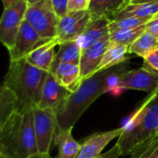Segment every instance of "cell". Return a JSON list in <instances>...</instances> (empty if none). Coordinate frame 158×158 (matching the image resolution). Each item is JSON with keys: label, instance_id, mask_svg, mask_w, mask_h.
<instances>
[{"label": "cell", "instance_id": "cell-22", "mask_svg": "<svg viewBox=\"0 0 158 158\" xmlns=\"http://www.w3.org/2000/svg\"><path fill=\"white\" fill-rule=\"evenodd\" d=\"M157 46L158 41L156 38L149 31L145 30L129 46V54H135L138 56L145 58Z\"/></svg>", "mask_w": 158, "mask_h": 158}, {"label": "cell", "instance_id": "cell-26", "mask_svg": "<svg viewBox=\"0 0 158 158\" xmlns=\"http://www.w3.org/2000/svg\"><path fill=\"white\" fill-rule=\"evenodd\" d=\"M151 19L149 18H136V17H130L125 18L118 20H113L109 24V30L110 32L118 30H130L138 28L140 26L145 25L147 22H149Z\"/></svg>", "mask_w": 158, "mask_h": 158}, {"label": "cell", "instance_id": "cell-23", "mask_svg": "<svg viewBox=\"0 0 158 158\" xmlns=\"http://www.w3.org/2000/svg\"><path fill=\"white\" fill-rule=\"evenodd\" d=\"M17 113V101L14 94L6 85L0 89V125Z\"/></svg>", "mask_w": 158, "mask_h": 158}, {"label": "cell", "instance_id": "cell-9", "mask_svg": "<svg viewBox=\"0 0 158 158\" xmlns=\"http://www.w3.org/2000/svg\"><path fill=\"white\" fill-rule=\"evenodd\" d=\"M120 84L124 90H138L151 94L158 89V73L143 66L121 74Z\"/></svg>", "mask_w": 158, "mask_h": 158}, {"label": "cell", "instance_id": "cell-14", "mask_svg": "<svg viewBox=\"0 0 158 158\" xmlns=\"http://www.w3.org/2000/svg\"><path fill=\"white\" fill-rule=\"evenodd\" d=\"M41 39L40 35L24 19L19 28L14 46L8 50L10 61L25 58Z\"/></svg>", "mask_w": 158, "mask_h": 158}, {"label": "cell", "instance_id": "cell-11", "mask_svg": "<svg viewBox=\"0 0 158 158\" xmlns=\"http://www.w3.org/2000/svg\"><path fill=\"white\" fill-rule=\"evenodd\" d=\"M110 44V33L90 47L81 51L80 69L81 80L94 75L98 71L99 65Z\"/></svg>", "mask_w": 158, "mask_h": 158}, {"label": "cell", "instance_id": "cell-34", "mask_svg": "<svg viewBox=\"0 0 158 158\" xmlns=\"http://www.w3.org/2000/svg\"><path fill=\"white\" fill-rule=\"evenodd\" d=\"M19 0H2L3 5H4V8L8 7V6H10L11 5H13V4H15V3H17V2H19Z\"/></svg>", "mask_w": 158, "mask_h": 158}, {"label": "cell", "instance_id": "cell-8", "mask_svg": "<svg viewBox=\"0 0 158 158\" xmlns=\"http://www.w3.org/2000/svg\"><path fill=\"white\" fill-rule=\"evenodd\" d=\"M91 21L88 10L68 11L58 19L56 39L59 45L63 43L77 40L87 28Z\"/></svg>", "mask_w": 158, "mask_h": 158}, {"label": "cell", "instance_id": "cell-30", "mask_svg": "<svg viewBox=\"0 0 158 158\" xmlns=\"http://www.w3.org/2000/svg\"><path fill=\"white\" fill-rule=\"evenodd\" d=\"M119 156H121V152L118 145L116 143L109 151H107L105 154H102L97 158H118Z\"/></svg>", "mask_w": 158, "mask_h": 158}, {"label": "cell", "instance_id": "cell-10", "mask_svg": "<svg viewBox=\"0 0 158 158\" xmlns=\"http://www.w3.org/2000/svg\"><path fill=\"white\" fill-rule=\"evenodd\" d=\"M124 131L123 126L107 131H97L87 138H85L81 143V151L78 158H97L101 156L104 148L114 139L119 138Z\"/></svg>", "mask_w": 158, "mask_h": 158}, {"label": "cell", "instance_id": "cell-12", "mask_svg": "<svg viewBox=\"0 0 158 158\" xmlns=\"http://www.w3.org/2000/svg\"><path fill=\"white\" fill-rule=\"evenodd\" d=\"M69 94L70 92L61 85L51 72H48L43 87L41 101L37 107L44 109H53L56 113Z\"/></svg>", "mask_w": 158, "mask_h": 158}, {"label": "cell", "instance_id": "cell-6", "mask_svg": "<svg viewBox=\"0 0 158 158\" xmlns=\"http://www.w3.org/2000/svg\"><path fill=\"white\" fill-rule=\"evenodd\" d=\"M34 131L39 153L50 154L57 131L56 113L53 109L34 107Z\"/></svg>", "mask_w": 158, "mask_h": 158}, {"label": "cell", "instance_id": "cell-3", "mask_svg": "<svg viewBox=\"0 0 158 158\" xmlns=\"http://www.w3.org/2000/svg\"><path fill=\"white\" fill-rule=\"evenodd\" d=\"M113 69L114 67L97 71L91 77L83 79L78 89L70 93L65 103L56 111V132L73 129L89 106L106 94V79Z\"/></svg>", "mask_w": 158, "mask_h": 158}, {"label": "cell", "instance_id": "cell-20", "mask_svg": "<svg viewBox=\"0 0 158 158\" xmlns=\"http://www.w3.org/2000/svg\"><path fill=\"white\" fill-rule=\"evenodd\" d=\"M158 14V3H144V4H128L122 9H120L112 19L113 20H118L125 18L136 17V18H149L153 19Z\"/></svg>", "mask_w": 158, "mask_h": 158}, {"label": "cell", "instance_id": "cell-13", "mask_svg": "<svg viewBox=\"0 0 158 158\" xmlns=\"http://www.w3.org/2000/svg\"><path fill=\"white\" fill-rule=\"evenodd\" d=\"M56 45H59L56 37L41 38L25 59L31 65L49 72L56 55L55 52Z\"/></svg>", "mask_w": 158, "mask_h": 158}, {"label": "cell", "instance_id": "cell-36", "mask_svg": "<svg viewBox=\"0 0 158 158\" xmlns=\"http://www.w3.org/2000/svg\"><path fill=\"white\" fill-rule=\"evenodd\" d=\"M125 1V3H126V5H128V4H130L132 0H124Z\"/></svg>", "mask_w": 158, "mask_h": 158}, {"label": "cell", "instance_id": "cell-21", "mask_svg": "<svg viewBox=\"0 0 158 158\" xmlns=\"http://www.w3.org/2000/svg\"><path fill=\"white\" fill-rule=\"evenodd\" d=\"M81 56V49L76 40L63 43L59 45V49L56 55L51 68L58 65L59 63H70L80 65Z\"/></svg>", "mask_w": 158, "mask_h": 158}, {"label": "cell", "instance_id": "cell-19", "mask_svg": "<svg viewBox=\"0 0 158 158\" xmlns=\"http://www.w3.org/2000/svg\"><path fill=\"white\" fill-rule=\"evenodd\" d=\"M129 46L130 45L110 41V44L99 65L98 71L107 69L129 61V57L127 56L129 54Z\"/></svg>", "mask_w": 158, "mask_h": 158}, {"label": "cell", "instance_id": "cell-1", "mask_svg": "<svg viewBox=\"0 0 158 158\" xmlns=\"http://www.w3.org/2000/svg\"><path fill=\"white\" fill-rule=\"evenodd\" d=\"M48 71L31 65L25 58L10 61L3 84L12 91L17 101V112L37 107Z\"/></svg>", "mask_w": 158, "mask_h": 158}, {"label": "cell", "instance_id": "cell-5", "mask_svg": "<svg viewBox=\"0 0 158 158\" xmlns=\"http://www.w3.org/2000/svg\"><path fill=\"white\" fill-rule=\"evenodd\" d=\"M41 38L56 37L58 18L51 0H40L28 5L25 19Z\"/></svg>", "mask_w": 158, "mask_h": 158}, {"label": "cell", "instance_id": "cell-15", "mask_svg": "<svg viewBox=\"0 0 158 158\" xmlns=\"http://www.w3.org/2000/svg\"><path fill=\"white\" fill-rule=\"evenodd\" d=\"M110 22V19L107 18H101L95 20H91L82 34L76 40L81 51L85 50L86 48L90 47L109 34Z\"/></svg>", "mask_w": 158, "mask_h": 158}, {"label": "cell", "instance_id": "cell-7", "mask_svg": "<svg viewBox=\"0 0 158 158\" xmlns=\"http://www.w3.org/2000/svg\"><path fill=\"white\" fill-rule=\"evenodd\" d=\"M27 7V0H19L4 8L0 21V41L7 51L14 46L19 28L25 19Z\"/></svg>", "mask_w": 158, "mask_h": 158}, {"label": "cell", "instance_id": "cell-2", "mask_svg": "<svg viewBox=\"0 0 158 158\" xmlns=\"http://www.w3.org/2000/svg\"><path fill=\"white\" fill-rule=\"evenodd\" d=\"M37 153L32 109L17 112L0 125V158H28Z\"/></svg>", "mask_w": 158, "mask_h": 158}, {"label": "cell", "instance_id": "cell-35", "mask_svg": "<svg viewBox=\"0 0 158 158\" xmlns=\"http://www.w3.org/2000/svg\"><path fill=\"white\" fill-rule=\"evenodd\" d=\"M38 1H40V0H27V2H28V5L34 4V3H36V2H38Z\"/></svg>", "mask_w": 158, "mask_h": 158}, {"label": "cell", "instance_id": "cell-33", "mask_svg": "<svg viewBox=\"0 0 158 158\" xmlns=\"http://www.w3.org/2000/svg\"><path fill=\"white\" fill-rule=\"evenodd\" d=\"M144 3L157 4L158 0H132L130 4H144Z\"/></svg>", "mask_w": 158, "mask_h": 158}, {"label": "cell", "instance_id": "cell-18", "mask_svg": "<svg viewBox=\"0 0 158 158\" xmlns=\"http://www.w3.org/2000/svg\"><path fill=\"white\" fill-rule=\"evenodd\" d=\"M54 144L57 146L56 158H78L81 143L72 136V129L56 132Z\"/></svg>", "mask_w": 158, "mask_h": 158}, {"label": "cell", "instance_id": "cell-32", "mask_svg": "<svg viewBox=\"0 0 158 158\" xmlns=\"http://www.w3.org/2000/svg\"><path fill=\"white\" fill-rule=\"evenodd\" d=\"M28 158H56L50 156V154H43V153H37L35 155L31 156Z\"/></svg>", "mask_w": 158, "mask_h": 158}, {"label": "cell", "instance_id": "cell-31", "mask_svg": "<svg viewBox=\"0 0 158 158\" xmlns=\"http://www.w3.org/2000/svg\"><path fill=\"white\" fill-rule=\"evenodd\" d=\"M146 30L149 31L158 41V17L154 18L146 23Z\"/></svg>", "mask_w": 158, "mask_h": 158}, {"label": "cell", "instance_id": "cell-16", "mask_svg": "<svg viewBox=\"0 0 158 158\" xmlns=\"http://www.w3.org/2000/svg\"><path fill=\"white\" fill-rule=\"evenodd\" d=\"M51 72L56 81L70 93L75 92L81 82L80 65L70 63H59L51 68Z\"/></svg>", "mask_w": 158, "mask_h": 158}, {"label": "cell", "instance_id": "cell-24", "mask_svg": "<svg viewBox=\"0 0 158 158\" xmlns=\"http://www.w3.org/2000/svg\"><path fill=\"white\" fill-rule=\"evenodd\" d=\"M145 30L146 24L134 29L114 31L110 32V41L114 43L131 45Z\"/></svg>", "mask_w": 158, "mask_h": 158}, {"label": "cell", "instance_id": "cell-27", "mask_svg": "<svg viewBox=\"0 0 158 158\" xmlns=\"http://www.w3.org/2000/svg\"><path fill=\"white\" fill-rule=\"evenodd\" d=\"M143 66L158 73V46L143 58Z\"/></svg>", "mask_w": 158, "mask_h": 158}, {"label": "cell", "instance_id": "cell-28", "mask_svg": "<svg viewBox=\"0 0 158 158\" xmlns=\"http://www.w3.org/2000/svg\"><path fill=\"white\" fill-rule=\"evenodd\" d=\"M51 3L58 19L68 13L69 0H51Z\"/></svg>", "mask_w": 158, "mask_h": 158}, {"label": "cell", "instance_id": "cell-4", "mask_svg": "<svg viewBox=\"0 0 158 158\" xmlns=\"http://www.w3.org/2000/svg\"><path fill=\"white\" fill-rule=\"evenodd\" d=\"M123 128L117 142L121 156H131L138 146L157 136L158 94H149Z\"/></svg>", "mask_w": 158, "mask_h": 158}, {"label": "cell", "instance_id": "cell-25", "mask_svg": "<svg viewBox=\"0 0 158 158\" xmlns=\"http://www.w3.org/2000/svg\"><path fill=\"white\" fill-rule=\"evenodd\" d=\"M131 158H158V135L138 146L131 154Z\"/></svg>", "mask_w": 158, "mask_h": 158}, {"label": "cell", "instance_id": "cell-17", "mask_svg": "<svg viewBox=\"0 0 158 158\" xmlns=\"http://www.w3.org/2000/svg\"><path fill=\"white\" fill-rule=\"evenodd\" d=\"M125 6L124 0H91L88 11L91 20L107 18L111 21L113 17Z\"/></svg>", "mask_w": 158, "mask_h": 158}, {"label": "cell", "instance_id": "cell-29", "mask_svg": "<svg viewBox=\"0 0 158 158\" xmlns=\"http://www.w3.org/2000/svg\"><path fill=\"white\" fill-rule=\"evenodd\" d=\"M91 0H69L68 10L69 11H79L88 10Z\"/></svg>", "mask_w": 158, "mask_h": 158}, {"label": "cell", "instance_id": "cell-37", "mask_svg": "<svg viewBox=\"0 0 158 158\" xmlns=\"http://www.w3.org/2000/svg\"><path fill=\"white\" fill-rule=\"evenodd\" d=\"M155 93H156V94H158V89H157V90H156V92H155ZM153 94H154V93H153Z\"/></svg>", "mask_w": 158, "mask_h": 158}, {"label": "cell", "instance_id": "cell-38", "mask_svg": "<svg viewBox=\"0 0 158 158\" xmlns=\"http://www.w3.org/2000/svg\"><path fill=\"white\" fill-rule=\"evenodd\" d=\"M156 17H158V14H157V15H156V16H155V18H156Z\"/></svg>", "mask_w": 158, "mask_h": 158}]
</instances>
